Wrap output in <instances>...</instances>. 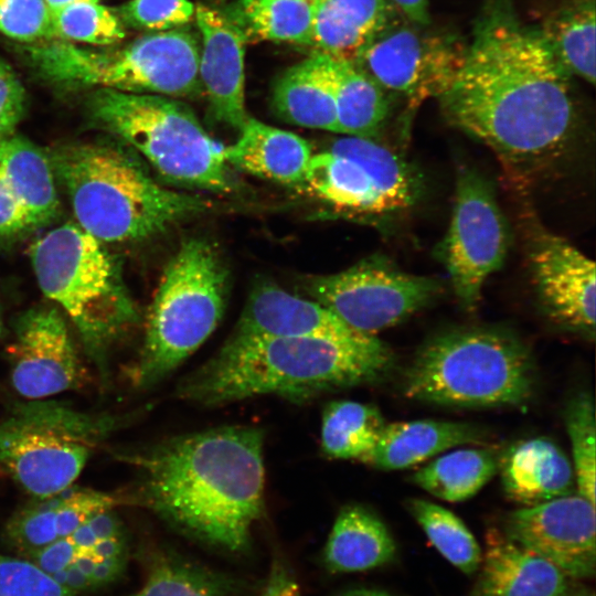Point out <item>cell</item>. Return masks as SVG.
<instances>
[{
  "label": "cell",
  "instance_id": "83f0119b",
  "mask_svg": "<svg viewBox=\"0 0 596 596\" xmlns=\"http://www.w3.org/2000/svg\"><path fill=\"white\" fill-rule=\"evenodd\" d=\"M396 545L385 523L361 504H347L328 536L323 560L330 572L352 573L391 562Z\"/></svg>",
  "mask_w": 596,
  "mask_h": 596
},
{
  "label": "cell",
  "instance_id": "7bdbcfd3",
  "mask_svg": "<svg viewBox=\"0 0 596 596\" xmlns=\"http://www.w3.org/2000/svg\"><path fill=\"white\" fill-rule=\"evenodd\" d=\"M406 18L429 24L428 0H390Z\"/></svg>",
  "mask_w": 596,
  "mask_h": 596
},
{
  "label": "cell",
  "instance_id": "7402d4cb",
  "mask_svg": "<svg viewBox=\"0 0 596 596\" xmlns=\"http://www.w3.org/2000/svg\"><path fill=\"white\" fill-rule=\"evenodd\" d=\"M118 500L92 488L70 486L34 498L9 519L4 535L23 556L67 536L94 514L114 509Z\"/></svg>",
  "mask_w": 596,
  "mask_h": 596
},
{
  "label": "cell",
  "instance_id": "52a82bcc",
  "mask_svg": "<svg viewBox=\"0 0 596 596\" xmlns=\"http://www.w3.org/2000/svg\"><path fill=\"white\" fill-rule=\"evenodd\" d=\"M35 73L63 88H108L172 98L202 94L200 39L182 26L152 32L126 45L84 47L63 40L22 46Z\"/></svg>",
  "mask_w": 596,
  "mask_h": 596
},
{
  "label": "cell",
  "instance_id": "60d3db41",
  "mask_svg": "<svg viewBox=\"0 0 596 596\" xmlns=\"http://www.w3.org/2000/svg\"><path fill=\"white\" fill-rule=\"evenodd\" d=\"M26 108V95L10 65L0 58V138L12 135Z\"/></svg>",
  "mask_w": 596,
  "mask_h": 596
},
{
  "label": "cell",
  "instance_id": "8fae6325",
  "mask_svg": "<svg viewBox=\"0 0 596 596\" xmlns=\"http://www.w3.org/2000/svg\"><path fill=\"white\" fill-rule=\"evenodd\" d=\"M302 185L341 211L380 220L407 212L423 193L419 171L401 153L348 135L312 155Z\"/></svg>",
  "mask_w": 596,
  "mask_h": 596
},
{
  "label": "cell",
  "instance_id": "2e32d148",
  "mask_svg": "<svg viewBox=\"0 0 596 596\" xmlns=\"http://www.w3.org/2000/svg\"><path fill=\"white\" fill-rule=\"evenodd\" d=\"M526 252L545 313L562 327L594 338L595 263L533 216L528 219Z\"/></svg>",
  "mask_w": 596,
  "mask_h": 596
},
{
  "label": "cell",
  "instance_id": "5bb4252c",
  "mask_svg": "<svg viewBox=\"0 0 596 596\" xmlns=\"http://www.w3.org/2000/svg\"><path fill=\"white\" fill-rule=\"evenodd\" d=\"M509 244L508 222L493 185L476 169L460 168L450 222L437 245V258L465 308L472 309L479 302L486 280L502 267Z\"/></svg>",
  "mask_w": 596,
  "mask_h": 596
},
{
  "label": "cell",
  "instance_id": "ee69618b",
  "mask_svg": "<svg viewBox=\"0 0 596 596\" xmlns=\"http://www.w3.org/2000/svg\"><path fill=\"white\" fill-rule=\"evenodd\" d=\"M338 596H392L391 594L373 588H353L339 594Z\"/></svg>",
  "mask_w": 596,
  "mask_h": 596
},
{
  "label": "cell",
  "instance_id": "30bf717a",
  "mask_svg": "<svg viewBox=\"0 0 596 596\" xmlns=\"http://www.w3.org/2000/svg\"><path fill=\"white\" fill-rule=\"evenodd\" d=\"M124 422L54 400H28L0 419V471L34 498L74 485Z\"/></svg>",
  "mask_w": 596,
  "mask_h": 596
},
{
  "label": "cell",
  "instance_id": "cb8c5ba5",
  "mask_svg": "<svg viewBox=\"0 0 596 596\" xmlns=\"http://www.w3.org/2000/svg\"><path fill=\"white\" fill-rule=\"evenodd\" d=\"M498 472L504 494L521 507L577 492L571 459L547 437L512 444L500 454Z\"/></svg>",
  "mask_w": 596,
  "mask_h": 596
},
{
  "label": "cell",
  "instance_id": "ac0fdd59",
  "mask_svg": "<svg viewBox=\"0 0 596 596\" xmlns=\"http://www.w3.org/2000/svg\"><path fill=\"white\" fill-rule=\"evenodd\" d=\"M25 557L78 595L108 585L124 573L128 540L114 508L94 514L67 536Z\"/></svg>",
  "mask_w": 596,
  "mask_h": 596
},
{
  "label": "cell",
  "instance_id": "44dd1931",
  "mask_svg": "<svg viewBox=\"0 0 596 596\" xmlns=\"http://www.w3.org/2000/svg\"><path fill=\"white\" fill-rule=\"evenodd\" d=\"M362 333L320 302L260 283L249 294L231 336L351 339Z\"/></svg>",
  "mask_w": 596,
  "mask_h": 596
},
{
  "label": "cell",
  "instance_id": "f35d334b",
  "mask_svg": "<svg viewBox=\"0 0 596 596\" xmlns=\"http://www.w3.org/2000/svg\"><path fill=\"white\" fill-rule=\"evenodd\" d=\"M0 33L26 44L54 39L44 0H0Z\"/></svg>",
  "mask_w": 596,
  "mask_h": 596
},
{
  "label": "cell",
  "instance_id": "277c9868",
  "mask_svg": "<svg viewBox=\"0 0 596 596\" xmlns=\"http://www.w3.org/2000/svg\"><path fill=\"white\" fill-rule=\"evenodd\" d=\"M46 153L76 224L104 244L150 238L209 207L203 198L159 184L117 145L66 141Z\"/></svg>",
  "mask_w": 596,
  "mask_h": 596
},
{
  "label": "cell",
  "instance_id": "5b68a950",
  "mask_svg": "<svg viewBox=\"0 0 596 596\" xmlns=\"http://www.w3.org/2000/svg\"><path fill=\"white\" fill-rule=\"evenodd\" d=\"M30 257L42 292L70 319L106 381L110 350L140 320L120 264L76 223L44 233L31 245Z\"/></svg>",
  "mask_w": 596,
  "mask_h": 596
},
{
  "label": "cell",
  "instance_id": "ab89813d",
  "mask_svg": "<svg viewBox=\"0 0 596 596\" xmlns=\"http://www.w3.org/2000/svg\"><path fill=\"white\" fill-rule=\"evenodd\" d=\"M0 596H78L30 558L0 554Z\"/></svg>",
  "mask_w": 596,
  "mask_h": 596
},
{
  "label": "cell",
  "instance_id": "f546056e",
  "mask_svg": "<svg viewBox=\"0 0 596 596\" xmlns=\"http://www.w3.org/2000/svg\"><path fill=\"white\" fill-rule=\"evenodd\" d=\"M339 134L375 138L390 113L385 92L353 61L331 56Z\"/></svg>",
  "mask_w": 596,
  "mask_h": 596
},
{
  "label": "cell",
  "instance_id": "1f68e13d",
  "mask_svg": "<svg viewBox=\"0 0 596 596\" xmlns=\"http://www.w3.org/2000/svg\"><path fill=\"white\" fill-rule=\"evenodd\" d=\"M227 15L247 43L274 41L312 46L311 0H236Z\"/></svg>",
  "mask_w": 596,
  "mask_h": 596
},
{
  "label": "cell",
  "instance_id": "9a60e30c",
  "mask_svg": "<svg viewBox=\"0 0 596 596\" xmlns=\"http://www.w3.org/2000/svg\"><path fill=\"white\" fill-rule=\"evenodd\" d=\"M7 354L11 385L30 401L77 389L85 380L79 349L53 306H35L17 318Z\"/></svg>",
  "mask_w": 596,
  "mask_h": 596
},
{
  "label": "cell",
  "instance_id": "d6a6232c",
  "mask_svg": "<svg viewBox=\"0 0 596 596\" xmlns=\"http://www.w3.org/2000/svg\"><path fill=\"white\" fill-rule=\"evenodd\" d=\"M385 424L375 405L344 400L329 402L322 412L321 451L331 459L363 461Z\"/></svg>",
  "mask_w": 596,
  "mask_h": 596
},
{
  "label": "cell",
  "instance_id": "836d02e7",
  "mask_svg": "<svg viewBox=\"0 0 596 596\" xmlns=\"http://www.w3.org/2000/svg\"><path fill=\"white\" fill-rule=\"evenodd\" d=\"M407 510L437 551L462 573L473 574L481 563V551L466 524L450 510L432 501L413 498Z\"/></svg>",
  "mask_w": 596,
  "mask_h": 596
},
{
  "label": "cell",
  "instance_id": "d4e9b609",
  "mask_svg": "<svg viewBox=\"0 0 596 596\" xmlns=\"http://www.w3.org/2000/svg\"><path fill=\"white\" fill-rule=\"evenodd\" d=\"M238 132L236 141L224 149L230 167L276 183L302 185L313 155L306 139L251 116Z\"/></svg>",
  "mask_w": 596,
  "mask_h": 596
},
{
  "label": "cell",
  "instance_id": "d6986e66",
  "mask_svg": "<svg viewBox=\"0 0 596 596\" xmlns=\"http://www.w3.org/2000/svg\"><path fill=\"white\" fill-rule=\"evenodd\" d=\"M56 185L46 151L15 132L0 138V240L49 225L60 213Z\"/></svg>",
  "mask_w": 596,
  "mask_h": 596
},
{
  "label": "cell",
  "instance_id": "f6af8a7d",
  "mask_svg": "<svg viewBox=\"0 0 596 596\" xmlns=\"http://www.w3.org/2000/svg\"><path fill=\"white\" fill-rule=\"evenodd\" d=\"M50 12L81 2H99V0H44Z\"/></svg>",
  "mask_w": 596,
  "mask_h": 596
},
{
  "label": "cell",
  "instance_id": "ba28073f",
  "mask_svg": "<svg viewBox=\"0 0 596 596\" xmlns=\"http://www.w3.org/2000/svg\"><path fill=\"white\" fill-rule=\"evenodd\" d=\"M86 106L94 127L138 151L164 181L216 193L235 189L225 146L179 99L97 88Z\"/></svg>",
  "mask_w": 596,
  "mask_h": 596
},
{
  "label": "cell",
  "instance_id": "ffe728a7",
  "mask_svg": "<svg viewBox=\"0 0 596 596\" xmlns=\"http://www.w3.org/2000/svg\"><path fill=\"white\" fill-rule=\"evenodd\" d=\"M194 20L200 34V79L213 118L240 130L248 116L244 71L246 39L232 19L217 9L198 4Z\"/></svg>",
  "mask_w": 596,
  "mask_h": 596
},
{
  "label": "cell",
  "instance_id": "7c38bea8",
  "mask_svg": "<svg viewBox=\"0 0 596 596\" xmlns=\"http://www.w3.org/2000/svg\"><path fill=\"white\" fill-rule=\"evenodd\" d=\"M466 46L458 35L412 21L400 11L351 61L412 109L450 86Z\"/></svg>",
  "mask_w": 596,
  "mask_h": 596
},
{
  "label": "cell",
  "instance_id": "6da1fadb",
  "mask_svg": "<svg viewBox=\"0 0 596 596\" xmlns=\"http://www.w3.org/2000/svg\"><path fill=\"white\" fill-rule=\"evenodd\" d=\"M571 78L539 25L523 22L510 0H490L461 67L436 99L446 120L487 146L524 189L570 148L576 128Z\"/></svg>",
  "mask_w": 596,
  "mask_h": 596
},
{
  "label": "cell",
  "instance_id": "d590c367",
  "mask_svg": "<svg viewBox=\"0 0 596 596\" xmlns=\"http://www.w3.org/2000/svg\"><path fill=\"white\" fill-rule=\"evenodd\" d=\"M564 421L572 448L576 491L595 504V407L587 393H579L565 407Z\"/></svg>",
  "mask_w": 596,
  "mask_h": 596
},
{
  "label": "cell",
  "instance_id": "4fadbf2b",
  "mask_svg": "<svg viewBox=\"0 0 596 596\" xmlns=\"http://www.w3.org/2000/svg\"><path fill=\"white\" fill-rule=\"evenodd\" d=\"M306 290L353 329L376 336L427 307L443 285L375 255L339 273L312 277Z\"/></svg>",
  "mask_w": 596,
  "mask_h": 596
},
{
  "label": "cell",
  "instance_id": "7a4b0ae2",
  "mask_svg": "<svg viewBox=\"0 0 596 596\" xmlns=\"http://www.w3.org/2000/svg\"><path fill=\"white\" fill-rule=\"evenodd\" d=\"M264 443L259 427L220 426L116 458L137 470L136 504L189 536L237 552L264 512Z\"/></svg>",
  "mask_w": 596,
  "mask_h": 596
},
{
  "label": "cell",
  "instance_id": "603a6c76",
  "mask_svg": "<svg viewBox=\"0 0 596 596\" xmlns=\"http://www.w3.org/2000/svg\"><path fill=\"white\" fill-rule=\"evenodd\" d=\"M469 596H568L571 578L529 549L491 529Z\"/></svg>",
  "mask_w": 596,
  "mask_h": 596
},
{
  "label": "cell",
  "instance_id": "e0dca14e",
  "mask_svg": "<svg viewBox=\"0 0 596 596\" xmlns=\"http://www.w3.org/2000/svg\"><path fill=\"white\" fill-rule=\"evenodd\" d=\"M502 532L570 578L595 574V504L577 492L509 512Z\"/></svg>",
  "mask_w": 596,
  "mask_h": 596
},
{
  "label": "cell",
  "instance_id": "b9f144b4",
  "mask_svg": "<svg viewBox=\"0 0 596 596\" xmlns=\"http://www.w3.org/2000/svg\"><path fill=\"white\" fill-rule=\"evenodd\" d=\"M262 596H300L298 585L287 572L276 566Z\"/></svg>",
  "mask_w": 596,
  "mask_h": 596
},
{
  "label": "cell",
  "instance_id": "e575fe53",
  "mask_svg": "<svg viewBox=\"0 0 596 596\" xmlns=\"http://www.w3.org/2000/svg\"><path fill=\"white\" fill-rule=\"evenodd\" d=\"M54 39L94 45H115L125 38V25L99 2H81L51 12Z\"/></svg>",
  "mask_w": 596,
  "mask_h": 596
},
{
  "label": "cell",
  "instance_id": "74e56055",
  "mask_svg": "<svg viewBox=\"0 0 596 596\" xmlns=\"http://www.w3.org/2000/svg\"><path fill=\"white\" fill-rule=\"evenodd\" d=\"M114 12L124 25L152 33L185 26L195 6L189 0H129Z\"/></svg>",
  "mask_w": 596,
  "mask_h": 596
},
{
  "label": "cell",
  "instance_id": "484cf974",
  "mask_svg": "<svg viewBox=\"0 0 596 596\" xmlns=\"http://www.w3.org/2000/svg\"><path fill=\"white\" fill-rule=\"evenodd\" d=\"M485 437L481 427L465 422L416 419L386 423L363 462L381 470H403L455 447L480 443Z\"/></svg>",
  "mask_w": 596,
  "mask_h": 596
},
{
  "label": "cell",
  "instance_id": "4316f807",
  "mask_svg": "<svg viewBox=\"0 0 596 596\" xmlns=\"http://www.w3.org/2000/svg\"><path fill=\"white\" fill-rule=\"evenodd\" d=\"M272 106L290 124L339 132L331 56L316 51L286 70L274 86Z\"/></svg>",
  "mask_w": 596,
  "mask_h": 596
},
{
  "label": "cell",
  "instance_id": "f1b7e54d",
  "mask_svg": "<svg viewBox=\"0 0 596 596\" xmlns=\"http://www.w3.org/2000/svg\"><path fill=\"white\" fill-rule=\"evenodd\" d=\"M595 0H564L541 25L543 36L562 66L590 85L596 73Z\"/></svg>",
  "mask_w": 596,
  "mask_h": 596
},
{
  "label": "cell",
  "instance_id": "3957f363",
  "mask_svg": "<svg viewBox=\"0 0 596 596\" xmlns=\"http://www.w3.org/2000/svg\"><path fill=\"white\" fill-rule=\"evenodd\" d=\"M393 363L389 345L366 333L351 339L231 336L180 380L175 395L200 406L262 395L306 400L374 383Z\"/></svg>",
  "mask_w": 596,
  "mask_h": 596
},
{
  "label": "cell",
  "instance_id": "8d00e7d4",
  "mask_svg": "<svg viewBox=\"0 0 596 596\" xmlns=\"http://www.w3.org/2000/svg\"><path fill=\"white\" fill-rule=\"evenodd\" d=\"M129 596H232L224 581L173 557L156 563L143 586Z\"/></svg>",
  "mask_w": 596,
  "mask_h": 596
},
{
  "label": "cell",
  "instance_id": "8992f818",
  "mask_svg": "<svg viewBox=\"0 0 596 596\" xmlns=\"http://www.w3.org/2000/svg\"><path fill=\"white\" fill-rule=\"evenodd\" d=\"M532 353L514 333L462 327L430 337L403 377V393L418 402L462 407L523 406L535 389Z\"/></svg>",
  "mask_w": 596,
  "mask_h": 596
},
{
  "label": "cell",
  "instance_id": "9c48e42d",
  "mask_svg": "<svg viewBox=\"0 0 596 596\" xmlns=\"http://www.w3.org/2000/svg\"><path fill=\"white\" fill-rule=\"evenodd\" d=\"M227 277L210 242L190 238L182 243L148 311L141 351L130 371L136 387L159 383L213 333L225 310Z\"/></svg>",
  "mask_w": 596,
  "mask_h": 596
},
{
  "label": "cell",
  "instance_id": "4dcf8cb0",
  "mask_svg": "<svg viewBox=\"0 0 596 596\" xmlns=\"http://www.w3.org/2000/svg\"><path fill=\"white\" fill-rule=\"evenodd\" d=\"M499 456V453L490 448L455 449L418 469L412 480L440 500L465 501L496 476Z\"/></svg>",
  "mask_w": 596,
  "mask_h": 596
},
{
  "label": "cell",
  "instance_id": "bcb514c9",
  "mask_svg": "<svg viewBox=\"0 0 596 596\" xmlns=\"http://www.w3.org/2000/svg\"><path fill=\"white\" fill-rule=\"evenodd\" d=\"M3 316H2V308H1V304H0V338L2 336V331H3Z\"/></svg>",
  "mask_w": 596,
  "mask_h": 596
}]
</instances>
